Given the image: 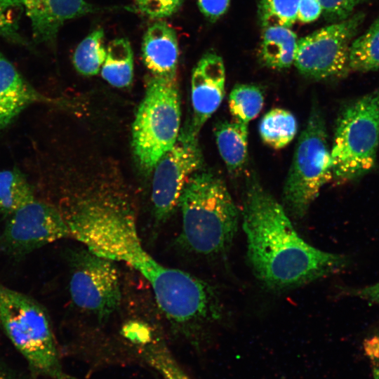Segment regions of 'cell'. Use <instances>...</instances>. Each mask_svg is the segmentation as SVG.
Here are the masks:
<instances>
[{"instance_id":"6da1fadb","label":"cell","mask_w":379,"mask_h":379,"mask_svg":"<svg viewBox=\"0 0 379 379\" xmlns=\"http://www.w3.org/2000/svg\"><path fill=\"white\" fill-rule=\"evenodd\" d=\"M60 212L70 236L97 255L121 261L151 285L155 299L174 329L195 339L223 317L218 293L208 282L166 267L142 246L133 209L123 197L98 192L74 199Z\"/></svg>"},{"instance_id":"7a4b0ae2","label":"cell","mask_w":379,"mask_h":379,"mask_svg":"<svg viewBox=\"0 0 379 379\" xmlns=\"http://www.w3.org/2000/svg\"><path fill=\"white\" fill-rule=\"evenodd\" d=\"M247 257L257 279L274 291L292 289L341 272L342 254L318 249L295 230L284 207L252 175L243 203Z\"/></svg>"},{"instance_id":"3957f363","label":"cell","mask_w":379,"mask_h":379,"mask_svg":"<svg viewBox=\"0 0 379 379\" xmlns=\"http://www.w3.org/2000/svg\"><path fill=\"white\" fill-rule=\"evenodd\" d=\"M178 206L182 245L201 256L215 258L228 253L238 230L239 214L218 175L199 170L193 174L182 190Z\"/></svg>"},{"instance_id":"277c9868","label":"cell","mask_w":379,"mask_h":379,"mask_svg":"<svg viewBox=\"0 0 379 379\" xmlns=\"http://www.w3.org/2000/svg\"><path fill=\"white\" fill-rule=\"evenodd\" d=\"M0 327L27 361L34 376L75 379L63 370L45 307L0 282Z\"/></svg>"},{"instance_id":"5b68a950","label":"cell","mask_w":379,"mask_h":379,"mask_svg":"<svg viewBox=\"0 0 379 379\" xmlns=\"http://www.w3.org/2000/svg\"><path fill=\"white\" fill-rule=\"evenodd\" d=\"M181 110L176 77L149 78L132 126V145L143 171L149 173L175 142Z\"/></svg>"},{"instance_id":"8992f818","label":"cell","mask_w":379,"mask_h":379,"mask_svg":"<svg viewBox=\"0 0 379 379\" xmlns=\"http://www.w3.org/2000/svg\"><path fill=\"white\" fill-rule=\"evenodd\" d=\"M379 145V89L349 103L338 117L331 149L333 179L357 180L375 166Z\"/></svg>"},{"instance_id":"52a82bcc","label":"cell","mask_w":379,"mask_h":379,"mask_svg":"<svg viewBox=\"0 0 379 379\" xmlns=\"http://www.w3.org/2000/svg\"><path fill=\"white\" fill-rule=\"evenodd\" d=\"M333 179L331 149L324 117L314 106L301 133L283 190L287 213L303 218L323 186Z\"/></svg>"},{"instance_id":"ba28073f","label":"cell","mask_w":379,"mask_h":379,"mask_svg":"<svg viewBox=\"0 0 379 379\" xmlns=\"http://www.w3.org/2000/svg\"><path fill=\"white\" fill-rule=\"evenodd\" d=\"M69 264L72 302L98 320H106L118 309L121 300L114 261L97 255L86 248L72 252Z\"/></svg>"},{"instance_id":"9c48e42d","label":"cell","mask_w":379,"mask_h":379,"mask_svg":"<svg viewBox=\"0 0 379 379\" xmlns=\"http://www.w3.org/2000/svg\"><path fill=\"white\" fill-rule=\"evenodd\" d=\"M364 18L358 12L298 39L293 62L297 69L319 80L347 73L350 46Z\"/></svg>"},{"instance_id":"30bf717a","label":"cell","mask_w":379,"mask_h":379,"mask_svg":"<svg viewBox=\"0 0 379 379\" xmlns=\"http://www.w3.org/2000/svg\"><path fill=\"white\" fill-rule=\"evenodd\" d=\"M197 136L190 125L180 128L173 147L153 169L151 201L157 225L166 222L173 214L189 179L202 165Z\"/></svg>"},{"instance_id":"8fae6325","label":"cell","mask_w":379,"mask_h":379,"mask_svg":"<svg viewBox=\"0 0 379 379\" xmlns=\"http://www.w3.org/2000/svg\"><path fill=\"white\" fill-rule=\"evenodd\" d=\"M0 236V249L20 258L48 244L70 237L60 210L49 203L36 200L11 215Z\"/></svg>"},{"instance_id":"7c38bea8","label":"cell","mask_w":379,"mask_h":379,"mask_svg":"<svg viewBox=\"0 0 379 379\" xmlns=\"http://www.w3.org/2000/svg\"><path fill=\"white\" fill-rule=\"evenodd\" d=\"M225 87L222 58L215 53L203 55L194 67L191 78L193 110L190 127L199 134L202 126L220 107Z\"/></svg>"},{"instance_id":"4fadbf2b","label":"cell","mask_w":379,"mask_h":379,"mask_svg":"<svg viewBox=\"0 0 379 379\" xmlns=\"http://www.w3.org/2000/svg\"><path fill=\"white\" fill-rule=\"evenodd\" d=\"M60 102L36 90L0 53V134L29 106L34 104L58 105Z\"/></svg>"},{"instance_id":"5bb4252c","label":"cell","mask_w":379,"mask_h":379,"mask_svg":"<svg viewBox=\"0 0 379 379\" xmlns=\"http://www.w3.org/2000/svg\"><path fill=\"white\" fill-rule=\"evenodd\" d=\"M22 4L37 43L53 41L66 21L94 11L85 0H22Z\"/></svg>"},{"instance_id":"9a60e30c","label":"cell","mask_w":379,"mask_h":379,"mask_svg":"<svg viewBox=\"0 0 379 379\" xmlns=\"http://www.w3.org/2000/svg\"><path fill=\"white\" fill-rule=\"evenodd\" d=\"M142 58L152 76L176 77L179 47L173 27L161 20L152 24L142 39Z\"/></svg>"},{"instance_id":"2e32d148","label":"cell","mask_w":379,"mask_h":379,"mask_svg":"<svg viewBox=\"0 0 379 379\" xmlns=\"http://www.w3.org/2000/svg\"><path fill=\"white\" fill-rule=\"evenodd\" d=\"M260 58L264 65L274 69L290 67L294 62L298 37L290 28L277 25L262 26Z\"/></svg>"},{"instance_id":"e0dca14e","label":"cell","mask_w":379,"mask_h":379,"mask_svg":"<svg viewBox=\"0 0 379 379\" xmlns=\"http://www.w3.org/2000/svg\"><path fill=\"white\" fill-rule=\"evenodd\" d=\"M214 134L220 155L229 173H240L248 157V125L233 120L222 121L215 125Z\"/></svg>"},{"instance_id":"ac0fdd59","label":"cell","mask_w":379,"mask_h":379,"mask_svg":"<svg viewBox=\"0 0 379 379\" xmlns=\"http://www.w3.org/2000/svg\"><path fill=\"white\" fill-rule=\"evenodd\" d=\"M101 75L106 81L116 88H126L132 83L133 54L128 40L119 38L109 43L101 67Z\"/></svg>"},{"instance_id":"d6986e66","label":"cell","mask_w":379,"mask_h":379,"mask_svg":"<svg viewBox=\"0 0 379 379\" xmlns=\"http://www.w3.org/2000/svg\"><path fill=\"white\" fill-rule=\"evenodd\" d=\"M34 189L18 168L0 171V213L8 217L34 201Z\"/></svg>"},{"instance_id":"ffe728a7","label":"cell","mask_w":379,"mask_h":379,"mask_svg":"<svg viewBox=\"0 0 379 379\" xmlns=\"http://www.w3.org/2000/svg\"><path fill=\"white\" fill-rule=\"evenodd\" d=\"M297 130L294 115L282 108L268 111L259 124L260 135L264 143L276 149L288 145L295 138Z\"/></svg>"},{"instance_id":"44dd1931","label":"cell","mask_w":379,"mask_h":379,"mask_svg":"<svg viewBox=\"0 0 379 379\" xmlns=\"http://www.w3.org/2000/svg\"><path fill=\"white\" fill-rule=\"evenodd\" d=\"M349 69L361 72L379 69V18L363 34L352 41L349 51Z\"/></svg>"},{"instance_id":"7402d4cb","label":"cell","mask_w":379,"mask_h":379,"mask_svg":"<svg viewBox=\"0 0 379 379\" xmlns=\"http://www.w3.org/2000/svg\"><path fill=\"white\" fill-rule=\"evenodd\" d=\"M104 38L103 29L98 28L91 32L77 46L72 60L74 68L79 74L89 77L99 72L107 53Z\"/></svg>"},{"instance_id":"603a6c76","label":"cell","mask_w":379,"mask_h":379,"mask_svg":"<svg viewBox=\"0 0 379 379\" xmlns=\"http://www.w3.org/2000/svg\"><path fill=\"white\" fill-rule=\"evenodd\" d=\"M264 96L260 88L253 84H237L230 93L228 105L233 121L248 125L261 111Z\"/></svg>"},{"instance_id":"cb8c5ba5","label":"cell","mask_w":379,"mask_h":379,"mask_svg":"<svg viewBox=\"0 0 379 379\" xmlns=\"http://www.w3.org/2000/svg\"><path fill=\"white\" fill-rule=\"evenodd\" d=\"M300 0H261L258 13L262 26L277 25L291 27L297 21Z\"/></svg>"},{"instance_id":"d4e9b609","label":"cell","mask_w":379,"mask_h":379,"mask_svg":"<svg viewBox=\"0 0 379 379\" xmlns=\"http://www.w3.org/2000/svg\"><path fill=\"white\" fill-rule=\"evenodd\" d=\"M23 11L22 0H0V36L11 42L27 46L19 32Z\"/></svg>"},{"instance_id":"484cf974","label":"cell","mask_w":379,"mask_h":379,"mask_svg":"<svg viewBox=\"0 0 379 379\" xmlns=\"http://www.w3.org/2000/svg\"><path fill=\"white\" fill-rule=\"evenodd\" d=\"M183 0H135L137 8L151 19L161 20L176 13Z\"/></svg>"},{"instance_id":"4316f807","label":"cell","mask_w":379,"mask_h":379,"mask_svg":"<svg viewBox=\"0 0 379 379\" xmlns=\"http://www.w3.org/2000/svg\"><path fill=\"white\" fill-rule=\"evenodd\" d=\"M362 0H319L322 13L330 20L341 21L350 17Z\"/></svg>"},{"instance_id":"83f0119b","label":"cell","mask_w":379,"mask_h":379,"mask_svg":"<svg viewBox=\"0 0 379 379\" xmlns=\"http://www.w3.org/2000/svg\"><path fill=\"white\" fill-rule=\"evenodd\" d=\"M230 0H198L199 8L202 14L214 22L228 10Z\"/></svg>"},{"instance_id":"f1b7e54d","label":"cell","mask_w":379,"mask_h":379,"mask_svg":"<svg viewBox=\"0 0 379 379\" xmlns=\"http://www.w3.org/2000/svg\"><path fill=\"white\" fill-rule=\"evenodd\" d=\"M322 12V7L319 0H300L297 20L302 23H310L318 19Z\"/></svg>"},{"instance_id":"f546056e","label":"cell","mask_w":379,"mask_h":379,"mask_svg":"<svg viewBox=\"0 0 379 379\" xmlns=\"http://www.w3.org/2000/svg\"><path fill=\"white\" fill-rule=\"evenodd\" d=\"M157 369L165 379H191L173 357L162 359L157 364Z\"/></svg>"},{"instance_id":"4dcf8cb0","label":"cell","mask_w":379,"mask_h":379,"mask_svg":"<svg viewBox=\"0 0 379 379\" xmlns=\"http://www.w3.org/2000/svg\"><path fill=\"white\" fill-rule=\"evenodd\" d=\"M345 292L352 296L358 297L371 303L379 305V281L362 288H350Z\"/></svg>"},{"instance_id":"1f68e13d","label":"cell","mask_w":379,"mask_h":379,"mask_svg":"<svg viewBox=\"0 0 379 379\" xmlns=\"http://www.w3.org/2000/svg\"><path fill=\"white\" fill-rule=\"evenodd\" d=\"M0 379H34L33 375H27L16 371L0 359Z\"/></svg>"}]
</instances>
